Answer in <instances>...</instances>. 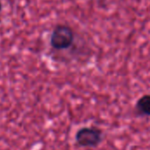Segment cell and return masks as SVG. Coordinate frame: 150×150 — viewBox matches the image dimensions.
I'll return each instance as SVG.
<instances>
[{
  "mask_svg": "<svg viewBox=\"0 0 150 150\" xmlns=\"http://www.w3.org/2000/svg\"><path fill=\"white\" fill-rule=\"evenodd\" d=\"M75 41V32L68 25H56L50 35V45L55 50H65L69 49Z\"/></svg>",
  "mask_w": 150,
  "mask_h": 150,
  "instance_id": "6da1fadb",
  "label": "cell"
},
{
  "mask_svg": "<svg viewBox=\"0 0 150 150\" xmlns=\"http://www.w3.org/2000/svg\"><path fill=\"white\" fill-rule=\"evenodd\" d=\"M75 139L80 147L96 148L103 140V133L96 126H83L77 130Z\"/></svg>",
  "mask_w": 150,
  "mask_h": 150,
  "instance_id": "7a4b0ae2",
  "label": "cell"
},
{
  "mask_svg": "<svg viewBox=\"0 0 150 150\" xmlns=\"http://www.w3.org/2000/svg\"><path fill=\"white\" fill-rule=\"evenodd\" d=\"M135 110L138 115L143 117H150V95H143L135 104Z\"/></svg>",
  "mask_w": 150,
  "mask_h": 150,
  "instance_id": "3957f363",
  "label": "cell"
},
{
  "mask_svg": "<svg viewBox=\"0 0 150 150\" xmlns=\"http://www.w3.org/2000/svg\"><path fill=\"white\" fill-rule=\"evenodd\" d=\"M2 8H3V5H2V3H1V1H0V11H2Z\"/></svg>",
  "mask_w": 150,
  "mask_h": 150,
  "instance_id": "277c9868",
  "label": "cell"
}]
</instances>
